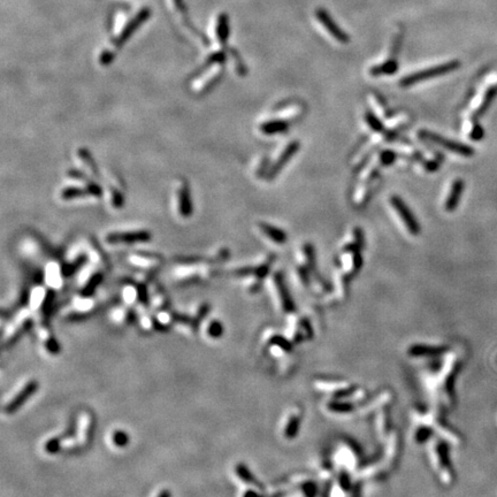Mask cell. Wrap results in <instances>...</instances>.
Instances as JSON below:
<instances>
[{
  "label": "cell",
  "instance_id": "6da1fadb",
  "mask_svg": "<svg viewBox=\"0 0 497 497\" xmlns=\"http://www.w3.org/2000/svg\"><path fill=\"white\" fill-rule=\"evenodd\" d=\"M458 66H459L458 61H449V63L439 65V66L422 69V71L413 73L407 77H403L402 80H400L399 84L400 86H403V88H407V86L417 84V83H419L421 81H426V80H429V78L446 75V74L458 68Z\"/></svg>",
  "mask_w": 497,
  "mask_h": 497
},
{
  "label": "cell",
  "instance_id": "7a4b0ae2",
  "mask_svg": "<svg viewBox=\"0 0 497 497\" xmlns=\"http://www.w3.org/2000/svg\"><path fill=\"white\" fill-rule=\"evenodd\" d=\"M419 136L421 139H424V141L437 144V145L442 146L443 149L449 150L451 152H455V153H457V154H461L464 157H470L474 153V151L471 146L465 145V144H463V143L450 141V139H447L446 137L441 136V135L428 132V130H421V132L419 133Z\"/></svg>",
  "mask_w": 497,
  "mask_h": 497
},
{
  "label": "cell",
  "instance_id": "3957f363",
  "mask_svg": "<svg viewBox=\"0 0 497 497\" xmlns=\"http://www.w3.org/2000/svg\"><path fill=\"white\" fill-rule=\"evenodd\" d=\"M127 260L133 267L145 272H156L164 261L163 257L151 252H134L127 257Z\"/></svg>",
  "mask_w": 497,
  "mask_h": 497
},
{
  "label": "cell",
  "instance_id": "277c9868",
  "mask_svg": "<svg viewBox=\"0 0 497 497\" xmlns=\"http://www.w3.org/2000/svg\"><path fill=\"white\" fill-rule=\"evenodd\" d=\"M390 204L391 206L394 207V210L397 212L398 216L400 218L403 224L407 227L408 232L411 235H418L420 233V225L419 222L417 221L416 216L412 214V212L408 207V205L405 204L402 199L397 196H392L390 198Z\"/></svg>",
  "mask_w": 497,
  "mask_h": 497
},
{
  "label": "cell",
  "instance_id": "5b68a950",
  "mask_svg": "<svg viewBox=\"0 0 497 497\" xmlns=\"http://www.w3.org/2000/svg\"><path fill=\"white\" fill-rule=\"evenodd\" d=\"M151 239L149 230H136V232H117L106 235V242L110 244H134L145 243Z\"/></svg>",
  "mask_w": 497,
  "mask_h": 497
},
{
  "label": "cell",
  "instance_id": "8992f818",
  "mask_svg": "<svg viewBox=\"0 0 497 497\" xmlns=\"http://www.w3.org/2000/svg\"><path fill=\"white\" fill-rule=\"evenodd\" d=\"M176 206L178 214L182 218H189L193 214V203H191L190 188L185 180H180L176 187Z\"/></svg>",
  "mask_w": 497,
  "mask_h": 497
},
{
  "label": "cell",
  "instance_id": "52a82bcc",
  "mask_svg": "<svg viewBox=\"0 0 497 497\" xmlns=\"http://www.w3.org/2000/svg\"><path fill=\"white\" fill-rule=\"evenodd\" d=\"M299 150V143L298 142H291L288 144L286 146V149L281 152V154L278 156V158L275 160V163H273L268 167V171L266 173L265 178L267 180H272V178L275 177L278 172L285 167V166L289 163L290 159L293 158V156L297 153V151Z\"/></svg>",
  "mask_w": 497,
  "mask_h": 497
},
{
  "label": "cell",
  "instance_id": "ba28073f",
  "mask_svg": "<svg viewBox=\"0 0 497 497\" xmlns=\"http://www.w3.org/2000/svg\"><path fill=\"white\" fill-rule=\"evenodd\" d=\"M316 16H317V20L319 21L321 25H324V28L328 32V34L331 37L336 39V41L339 43H349L350 37H349L348 35L344 33L336 23H335V21L331 19L328 13H327L324 8H318L316 11Z\"/></svg>",
  "mask_w": 497,
  "mask_h": 497
},
{
  "label": "cell",
  "instance_id": "9c48e42d",
  "mask_svg": "<svg viewBox=\"0 0 497 497\" xmlns=\"http://www.w3.org/2000/svg\"><path fill=\"white\" fill-rule=\"evenodd\" d=\"M38 388H39V383L37 381L28 382L27 385L22 388V390H21L19 394L11 400V402L7 403V405L5 407V412L7 414H13L14 412H16L17 410L22 408V405L38 390Z\"/></svg>",
  "mask_w": 497,
  "mask_h": 497
},
{
  "label": "cell",
  "instance_id": "30bf717a",
  "mask_svg": "<svg viewBox=\"0 0 497 497\" xmlns=\"http://www.w3.org/2000/svg\"><path fill=\"white\" fill-rule=\"evenodd\" d=\"M273 278H274V285H275V288L277 290L278 297H280V300H281L282 307L285 308L286 311H291V309L294 308V303H293V300H291L289 293H288V289L285 285V281H283L282 274L281 273H275L274 274Z\"/></svg>",
  "mask_w": 497,
  "mask_h": 497
},
{
  "label": "cell",
  "instance_id": "8fae6325",
  "mask_svg": "<svg viewBox=\"0 0 497 497\" xmlns=\"http://www.w3.org/2000/svg\"><path fill=\"white\" fill-rule=\"evenodd\" d=\"M465 188L464 181L463 180H456L453 181L450 193H449L447 200H446V210L449 212H452L455 208L458 206L459 200L461 198V195H463V191Z\"/></svg>",
  "mask_w": 497,
  "mask_h": 497
},
{
  "label": "cell",
  "instance_id": "7c38bea8",
  "mask_svg": "<svg viewBox=\"0 0 497 497\" xmlns=\"http://www.w3.org/2000/svg\"><path fill=\"white\" fill-rule=\"evenodd\" d=\"M103 278H104V275H103L102 272H97V271L90 272L88 278H86L84 285H83V287H82L80 296H82V297H85V298H90L91 296L95 294V291L97 290L98 286L100 285V283H102Z\"/></svg>",
  "mask_w": 497,
  "mask_h": 497
},
{
  "label": "cell",
  "instance_id": "4fadbf2b",
  "mask_svg": "<svg viewBox=\"0 0 497 497\" xmlns=\"http://www.w3.org/2000/svg\"><path fill=\"white\" fill-rule=\"evenodd\" d=\"M45 281L49 283L52 288H58L63 285L65 278L63 268L56 263H50L45 269Z\"/></svg>",
  "mask_w": 497,
  "mask_h": 497
},
{
  "label": "cell",
  "instance_id": "5bb4252c",
  "mask_svg": "<svg viewBox=\"0 0 497 497\" xmlns=\"http://www.w3.org/2000/svg\"><path fill=\"white\" fill-rule=\"evenodd\" d=\"M258 227L260 232L263 233L266 237L271 239L272 242L276 244H283L287 242V234L283 232L282 229L277 228V227L265 224V222H260Z\"/></svg>",
  "mask_w": 497,
  "mask_h": 497
},
{
  "label": "cell",
  "instance_id": "9a60e30c",
  "mask_svg": "<svg viewBox=\"0 0 497 497\" xmlns=\"http://www.w3.org/2000/svg\"><path fill=\"white\" fill-rule=\"evenodd\" d=\"M288 128H289V122H288V120L273 119L264 122V123L260 126V132L264 133L265 135H275V134L286 133Z\"/></svg>",
  "mask_w": 497,
  "mask_h": 497
},
{
  "label": "cell",
  "instance_id": "2e32d148",
  "mask_svg": "<svg viewBox=\"0 0 497 497\" xmlns=\"http://www.w3.org/2000/svg\"><path fill=\"white\" fill-rule=\"evenodd\" d=\"M77 156H78V158H80V160L82 161V164L84 165V167H85L86 171L89 172L91 177H95V178H100V177H102V176H100L99 169L97 167V165H96L94 158H92V157H91L90 152L88 150H86L85 147H81V149H78Z\"/></svg>",
  "mask_w": 497,
  "mask_h": 497
},
{
  "label": "cell",
  "instance_id": "e0dca14e",
  "mask_svg": "<svg viewBox=\"0 0 497 497\" xmlns=\"http://www.w3.org/2000/svg\"><path fill=\"white\" fill-rule=\"evenodd\" d=\"M398 63L394 59H390L386 63L377 65L369 69V74L372 76H381V75H392V74L397 72Z\"/></svg>",
  "mask_w": 497,
  "mask_h": 497
},
{
  "label": "cell",
  "instance_id": "ac0fdd59",
  "mask_svg": "<svg viewBox=\"0 0 497 497\" xmlns=\"http://www.w3.org/2000/svg\"><path fill=\"white\" fill-rule=\"evenodd\" d=\"M61 198L64 200H73L77 198H84L88 197V196H92L90 193V190L88 187H68V188H65L61 191Z\"/></svg>",
  "mask_w": 497,
  "mask_h": 497
},
{
  "label": "cell",
  "instance_id": "d6986e66",
  "mask_svg": "<svg viewBox=\"0 0 497 497\" xmlns=\"http://www.w3.org/2000/svg\"><path fill=\"white\" fill-rule=\"evenodd\" d=\"M365 121H366V123H367L368 127L373 130V132H376L378 134H386L388 130L385 128V126H383V123L381 122V120L379 119V117H377V115H374L372 112H366V114H365Z\"/></svg>",
  "mask_w": 497,
  "mask_h": 497
},
{
  "label": "cell",
  "instance_id": "ffe728a7",
  "mask_svg": "<svg viewBox=\"0 0 497 497\" xmlns=\"http://www.w3.org/2000/svg\"><path fill=\"white\" fill-rule=\"evenodd\" d=\"M236 473H237L238 477L241 478L244 482L250 483V485H254L255 487L261 488L260 485H259V482L256 480L255 477L251 474L250 471H248L243 464H238L236 466Z\"/></svg>",
  "mask_w": 497,
  "mask_h": 497
},
{
  "label": "cell",
  "instance_id": "44dd1931",
  "mask_svg": "<svg viewBox=\"0 0 497 497\" xmlns=\"http://www.w3.org/2000/svg\"><path fill=\"white\" fill-rule=\"evenodd\" d=\"M108 190H110V197H111L112 206L114 208H121L122 206H123L125 199H123V196H122V194H121V191L119 189L114 188V187H110Z\"/></svg>",
  "mask_w": 497,
  "mask_h": 497
},
{
  "label": "cell",
  "instance_id": "7402d4cb",
  "mask_svg": "<svg viewBox=\"0 0 497 497\" xmlns=\"http://www.w3.org/2000/svg\"><path fill=\"white\" fill-rule=\"evenodd\" d=\"M113 442H114L116 447H126L129 443L128 434L123 430H115L114 434H113Z\"/></svg>",
  "mask_w": 497,
  "mask_h": 497
},
{
  "label": "cell",
  "instance_id": "603a6c76",
  "mask_svg": "<svg viewBox=\"0 0 497 497\" xmlns=\"http://www.w3.org/2000/svg\"><path fill=\"white\" fill-rule=\"evenodd\" d=\"M207 331H208V335H210L211 337L219 338L222 335V333H224V327H222L221 322L214 320V321L211 322L210 326H208Z\"/></svg>",
  "mask_w": 497,
  "mask_h": 497
},
{
  "label": "cell",
  "instance_id": "cb8c5ba5",
  "mask_svg": "<svg viewBox=\"0 0 497 497\" xmlns=\"http://www.w3.org/2000/svg\"><path fill=\"white\" fill-rule=\"evenodd\" d=\"M396 159V154L394 151L391 150H385L382 151L380 156H379V163L383 166H389L394 163Z\"/></svg>",
  "mask_w": 497,
  "mask_h": 497
},
{
  "label": "cell",
  "instance_id": "d4e9b609",
  "mask_svg": "<svg viewBox=\"0 0 497 497\" xmlns=\"http://www.w3.org/2000/svg\"><path fill=\"white\" fill-rule=\"evenodd\" d=\"M60 449V440L59 439H52L49 442L46 443L45 450L50 453H55L58 452Z\"/></svg>",
  "mask_w": 497,
  "mask_h": 497
},
{
  "label": "cell",
  "instance_id": "484cf974",
  "mask_svg": "<svg viewBox=\"0 0 497 497\" xmlns=\"http://www.w3.org/2000/svg\"><path fill=\"white\" fill-rule=\"evenodd\" d=\"M46 348H47V350L51 352V354H58L59 352V344H58V342H56V339L52 338V337H50L46 341Z\"/></svg>",
  "mask_w": 497,
  "mask_h": 497
},
{
  "label": "cell",
  "instance_id": "4316f807",
  "mask_svg": "<svg viewBox=\"0 0 497 497\" xmlns=\"http://www.w3.org/2000/svg\"><path fill=\"white\" fill-rule=\"evenodd\" d=\"M470 136L472 137L473 139H475V141H478V139H481L483 136V129L479 125L473 126L472 130H471V133H470Z\"/></svg>",
  "mask_w": 497,
  "mask_h": 497
},
{
  "label": "cell",
  "instance_id": "83f0119b",
  "mask_svg": "<svg viewBox=\"0 0 497 497\" xmlns=\"http://www.w3.org/2000/svg\"><path fill=\"white\" fill-rule=\"evenodd\" d=\"M158 497H172V492L169 491L168 489H164L159 492Z\"/></svg>",
  "mask_w": 497,
  "mask_h": 497
}]
</instances>
